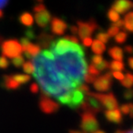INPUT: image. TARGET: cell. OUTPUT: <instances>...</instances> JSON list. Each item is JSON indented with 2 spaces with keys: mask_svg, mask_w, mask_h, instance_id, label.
I'll return each mask as SVG.
<instances>
[{
  "mask_svg": "<svg viewBox=\"0 0 133 133\" xmlns=\"http://www.w3.org/2000/svg\"><path fill=\"white\" fill-rule=\"evenodd\" d=\"M65 40L66 41L70 42L71 44H79V39L75 35H66L64 38Z\"/></svg>",
  "mask_w": 133,
  "mask_h": 133,
  "instance_id": "e575fe53",
  "label": "cell"
},
{
  "mask_svg": "<svg viewBox=\"0 0 133 133\" xmlns=\"http://www.w3.org/2000/svg\"><path fill=\"white\" fill-rule=\"evenodd\" d=\"M108 54L112 58H114L116 61H122L123 59V49L119 46H113L109 49Z\"/></svg>",
  "mask_w": 133,
  "mask_h": 133,
  "instance_id": "9a60e30c",
  "label": "cell"
},
{
  "mask_svg": "<svg viewBox=\"0 0 133 133\" xmlns=\"http://www.w3.org/2000/svg\"><path fill=\"white\" fill-rule=\"evenodd\" d=\"M83 99H84V94L79 91L78 89H74L71 94V100L70 103L69 104V106L71 109H76L77 110L79 108V104L82 103Z\"/></svg>",
  "mask_w": 133,
  "mask_h": 133,
  "instance_id": "4fadbf2b",
  "label": "cell"
},
{
  "mask_svg": "<svg viewBox=\"0 0 133 133\" xmlns=\"http://www.w3.org/2000/svg\"><path fill=\"white\" fill-rule=\"evenodd\" d=\"M91 44H92V39L91 37H88V38H85V39L82 40V44L84 46H91Z\"/></svg>",
  "mask_w": 133,
  "mask_h": 133,
  "instance_id": "b9f144b4",
  "label": "cell"
},
{
  "mask_svg": "<svg viewBox=\"0 0 133 133\" xmlns=\"http://www.w3.org/2000/svg\"><path fill=\"white\" fill-rule=\"evenodd\" d=\"M19 21L21 24L28 26V27H31L33 24V17L31 16V14L30 12H22L19 16Z\"/></svg>",
  "mask_w": 133,
  "mask_h": 133,
  "instance_id": "2e32d148",
  "label": "cell"
},
{
  "mask_svg": "<svg viewBox=\"0 0 133 133\" xmlns=\"http://www.w3.org/2000/svg\"><path fill=\"white\" fill-rule=\"evenodd\" d=\"M104 116L109 122L115 123V124H121L123 120L122 114L118 108L104 111Z\"/></svg>",
  "mask_w": 133,
  "mask_h": 133,
  "instance_id": "7c38bea8",
  "label": "cell"
},
{
  "mask_svg": "<svg viewBox=\"0 0 133 133\" xmlns=\"http://www.w3.org/2000/svg\"><path fill=\"white\" fill-rule=\"evenodd\" d=\"M132 82H133L132 74H131V72H127L126 78H124L123 81H121V84H122L124 87L127 88V89H131V87H132Z\"/></svg>",
  "mask_w": 133,
  "mask_h": 133,
  "instance_id": "7402d4cb",
  "label": "cell"
},
{
  "mask_svg": "<svg viewBox=\"0 0 133 133\" xmlns=\"http://www.w3.org/2000/svg\"><path fill=\"white\" fill-rule=\"evenodd\" d=\"M11 63H12L15 66H17V68H21V66L24 64V57H23L21 55H19V56H16V57L12 58Z\"/></svg>",
  "mask_w": 133,
  "mask_h": 133,
  "instance_id": "f1b7e54d",
  "label": "cell"
},
{
  "mask_svg": "<svg viewBox=\"0 0 133 133\" xmlns=\"http://www.w3.org/2000/svg\"><path fill=\"white\" fill-rule=\"evenodd\" d=\"M91 64L94 65V66H97L100 63L104 60L102 56H98V55H94V56H91Z\"/></svg>",
  "mask_w": 133,
  "mask_h": 133,
  "instance_id": "1f68e13d",
  "label": "cell"
},
{
  "mask_svg": "<svg viewBox=\"0 0 133 133\" xmlns=\"http://www.w3.org/2000/svg\"><path fill=\"white\" fill-rule=\"evenodd\" d=\"M46 8H45V6H44L43 3H38L37 5H35V6H33V11L35 13H38V12H41V11L43 10H45Z\"/></svg>",
  "mask_w": 133,
  "mask_h": 133,
  "instance_id": "d590c367",
  "label": "cell"
},
{
  "mask_svg": "<svg viewBox=\"0 0 133 133\" xmlns=\"http://www.w3.org/2000/svg\"><path fill=\"white\" fill-rule=\"evenodd\" d=\"M111 26H115V27L120 29V28L124 27V21H123L122 19H119V21H116V22L112 23V25H111Z\"/></svg>",
  "mask_w": 133,
  "mask_h": 133,
  "instance_id": "7bdbcfd3",
  "label": "cell"
},
{
  "mask_svg": "<svg viewBox=\"0 0 133 133\" xmlns=\"http://www.w3.org/2000/svg\"><path fill=\"white\" fill-rule=\"evenodd\" d=\"M132 111H133V104L132 103H129V104H124L120 106V112L125 115L129 114L130 117H132Z\"/></svg>",
  "mask_w": 133,
  "mask_h": 133,
  "instance_id": "603a6c76",
  "label": "cell"
},
{
  "mask_svg": "<svg viewBox=\"0 0 133 133\" xmlns=\"http://www.w3.org/2000/svg\"><path fill=\"white\" fill-rule=\"evenodd\" d=\"M59 104L50 97L42 94L39 99V108L44 114H54L59 110Z\"/></svg>",
  "mask_w": 133,
  "mask_h": 133,
  "instance_id": "8992f818",
  "label": "cell"
},
{
  "mask_svg": "<svg viewBox=\"0 0 133 133\" xmlns=\"http://www.w3.org/2000/svg\"><path fill=\"white\" fill-rule=\"evenodd\" d=\"M9 66V61L5 56H0V69H8Z\"/></svg>",
  "mask_w": 133,
  "mask_h": 133,
  "instance_id": "836d02e7",
  "label": "cell"
},
{
  "mask_svg": "<svg viewBox=\"0 0 133 133\" xmlns=\"http://www.w3.org/2000/svg\"><path fill=\"white\" fill-rule=\"evenodd\" d=\"M36 39H37V45L40 48H44V50H48V48H50L52 43L54 42V35L44 31V32L40 33Z\"/></svg>",
  "mask_w": 133,
  "mask_h": 133,
  "instance_id": "30bf717a",
  "label": "cell"
},
{
  "mask_svg": "<svg viewBox=\"0 0 133 133\" xmlns=\"http://www.w3.org/2000/svg\"><path fill=\"white\" fill-rule=\"evenodd\" d=\"M77 89L79 90L81 92H82L84 95H86L88 92H90V87L87 85V84H85V83H81V84H79V87H78Z\"/></svg>",
  "mask_w": 133,
  "mask_h": 133,
  "instance_id": "d6a6232c",
  "label": "cell"
},
{
  "mask_svg": "<svg viewBox=\"0 0 133 133\" xmlns=\"http://www.w3.org/2000/svg\"><path fill=\"white\" fill-rule=\"evenodd\" d=\"M78 34L81 40L88 38L91 35V33L94 32L98 28V25L96 21L94 19H91L88 21H78Z\"/></svg>",
  "mask_w": 133,
  "mask_h": 133,
  "instance_id": "5b68a950",
  "label": "cell"
},
{
  "mask_svg": "<svg viewBox=\"0 0 133 133\" xmlns=\"http://www.w3.org/2000/svg\"><path fill=\"white\" fill-rule=\"evenodd\" d=\"M115 133H126V131L122 130V129H117V130L115 131Z\"/></svg>",
  "mask_w": 133,
  "mask_h": 133,
  "instance_id": "681fc988",
  "label": "cell"
},
{
  "mask_svg": "<svg viewBox=\"0 0 133 133\" xmlns=\"http://www.w3.org/2000/svg\"><path fill=\"white\" fill-rule=\"evenodd\" d=\"M91 50L92 52L95 55H98V56H101L103 53L105 51L106 46L104 44H103L102 42L98 41V40H94L92 41V44H91Z\"/></svg>",
  "mask_w": 133,
  "mask_h": 133,
  "instance_id": "ac0fdd59",
  "label": "cell"
},
{
  "mask_svg": "<svg viewBox=\"0 0 133 133\" xmlns=\"http://www.w3.org/2000/svg\"><path fill=\"white\" fill-rule=\"evenodd\" d=\"M124 28L129 31H132L133 30V12L129 11V13L125 15L124 21Z\"/></svg>",
  "mask_w": 133,
  "mask_h": 133,
  "instance_id": "d6986e66",
  "label": "cell"
},
{
  "mask_svg": "<svg viewBox=\"0 0 133 133\" xmlns=\"http://www.w3.org/2000/svg\"><path fill=\"white\" fill-rule=\"evenodd\" d=\"M96 66V69L101 72V71L105 70V69H107L108 68H109V62H108L107 60H104V59L99 65H97V66Z\"/></svg>",
  "mask_w": 133,
  "mask_h": 133,
  "instance_id": "f546056e",
  "label": "cell"
},
{
  "mask_svg": "<svg viewBox=\"0 0 133 133\" xmlns=\"http://www.w3.org/2000/svg\"><path fill=\"white\" fill-rule=\"evenodd\" d=\"M25 38H27L28 40L30 39H33V38H35V33L33 31V30H27L26 32H25Z\"/></svg>",
  "mask_w": 133,
  "mask_h": 133,
  "instance_id": "f35d334b",
  "label": "cell"
},
{
  "mask_svg": "<svg viewBox=\"0 0 133 133\" xmlns=\"http://www.w3.org/2000/svg\"><path fill=\"white\" fill-rule=\"evenodd\" d=\"M83 79H84V81H85L86 83H94V81L96 79V77H94V76H91V75L86 73V74L84 75V78H83Z\"/></svg>",
  "mask_w": 133,
  "mask_h": 133,
  "instance_id": "8d00e7d4",
  "label": "cell"
},
{
  "mask_svg": "<svg viewBox=\"0 0 133 133\" xmlns=\"http://www.w3.org/2000/svg\"><path fill=\"white\" fill-rule=\"evenodd\" d=\"M88 95L94 97L98 102L101 104L102 106L107 108V110H113L118 108V102L116 98L115 97V94L113 92L109 94H99V92H88Z\"/></svg>",
  "mask_w": 133,
  "mask_h": 133,
  "instance_id": "7a4b0ae2",
  "label": "cell"
},
{
  "mask_svg": "<svg viewBox=\"0 0 133 133\" xmlns=\"http://www.w3.org/2000/svg\"><path fill=\"white\" fill-rule=\"evenodd\" d=\"M3 86L8 90H17L19 88V84L12 78V75L3 76Z\"/></svg>",
  "mask_w": 133,
  "mask_h": 133,
  "instance_id": "5bb4252c",
  "label": "cell"
},
{
  "mask_svg": "<svg viewBox=\"0 0 133 133\" xmlns=\"http://www.w3.org/2000/svg\"><path fill=\"white\" fill-rule=\"evenodd\" d=\"M133 3L129 0H117L113 3L111 8L118 14H125L128 10L131 9Z\"/></svg>",
  "mask_w": 133,
  "mask_h": 133,
  "instance_id": "9c48e42d",
  "label": "cell"
},
{
  "mask_svg": "<svg viewBox=\"0 0 133 133\" xmlns=\"http://www.w3.org/2000/svg\"><path fill=\"white\" fill-rule=\"evenodd\" d=\"M51 31L56 35H62L66 31L68 28V24L65 21L57 17H53L51 18Z\"/></svg>",
  "mask_w": 133,
  "mask_h": 133,
  "instance_id": "ba28073f",
  "label": "cell"
},
{
  "mask_svg": "<svg viewBox=\"0 0 133 133\" xmlns=\"http://www.w3.org/2000/svg\"><path fill=\"white\" fill-rule=\"evenodd\" d=\"M86 73L91 75V76H94V77H97L100 75V71L96 69V66L92 64L87 65V69H86Z\"/></svg>",
  "mask_w": 133,
  "mask_h": 133,
  "instance_id": "4316f807",
  "label": "cell"
},
{
  "mask_svg": "<svg viewBox=\"0 0 133 133\" xmlns=\"http://www.w3.org/2000/svg\"><path fill=\"white\" fill-rule=\"evenodd\" d=\"M107 18L114 23V22H116V21L120 19V15H119L118 13H116L114 9L110 8V9L107 11Z\"/></svg>",
  "mask_w": 133,
  "mask_h": 133,
  "instance_id": "d4e9b609",
  "label": "cell"
},
{
  "mask_svg": "<svg viewBox=\"0 0 133 133\" xmlns=\"http://www.w3.org/2000/svg\"><path fill=\"white\" fill-rule=\"evenodd\" d=\"M12 78L21 85V83H26L31 79V76L27 74H15L12 75Z\"/></svg>",
  "mask_w": 133,
  "mask_h": 133,
  "instance_id": "ffe728a7",
  "label": "cell"
},
{
  "mask_svg": "<svg viewBox=\"0 0 133 133\" xmlns=\"http://www.w3.org/2000/svg\"><path fill=\"white\" fill-rule=\"evenodd\" d=\"M127 39H128V33L125 32V31H119L115 36V41H116V43H117L119 44H124L125 42L127 41Z\"/></svg>",
  "mask_w": 133,
  "mask_h": 133,
  "instance_id": "cb8c5ba5",
  "label": "cell"
},
{
  "mask_svg": "<svg viewBox=\"0 0 133 133\" xmlns=\"http://www.w3.org/2000/svg\"><path fill=\"white\" fill-rule=\"evenodd\" d=\"M69 29H70L71 32H72L73 34H74V35L78 33V27H77V26H75V25H71Z\"/></svg>",
  "mask_w": 133,
  "mask_h": 133,
  "instance_id": "ee69618b",
  "label": "cell"
},
{
  "mask_svg": "<svg viewBox=\"0 0 133 133\" xmlns=\"http://www.w3.org/2000/svg\"><path fill=\"white\" fill-rule=\"evenodd\" d=\"M4 42V39H3V37L1 35H0V46H1V44H2V43Z\"/></svg>",
  "mask_w": 133,
  "mask_h": 133,
  "instance_id": "f5cc1de1",
  "label": "cell"
},
{
  "mask_svg": "<svg viewBox=\"0 0 133 133\" xmlns=\"http://www.w3.org/2000/svg\"><path fill=\"white\" fill-rule=\"evenodd\" d=\"M3 17H4V12H3V10L0 8V19H2Z\"/></svg>",
  "mask_w": 133,
  "mask_h": 133,
  "instance_id": "f907efd6",
  "label": "cell"
},
{
  "mask_svg": "<svg viewBox=\"0 0 133 133\" xmlns=\"http://www.w3.org/2000/svg\"><path fill=\"white\" fill-rule=\"evenodd\" d=\"M124 98H126V99H131L132 98V95H133V91L131 89H127L126 91H124Z\"/></svg>",
  "mask_w": 133,
  "mask_h": 133,
  "instance_id": "60d3db41",
  "label": "cell"
},
{
  "mask_svg": "<svg viewBox=\"0 0 133 133\" xmlns=\"http://www.w3.org/2000/svg\"><path fill=\"white\" fill-rule=\"evenodd\" d=\"M22 52L27 53V54H29L31 57H34V56H36L37 55L40 54V52H41V48H40L37 44L30 43L26 47L22 48Z\"/></svg>",
  "mask_w": 133,
  "mask_h": 133,
  "instance_id": "e0dca14e",
  "label": "cell"
},
{
  "mask_svg": "<svg viewBox=\"0 0 133 133\" xmlns=\"http://www.w3.org/2000/svg\"><path fill=\"white\" fill-rule=\"evenodd\" d=\"M8 1H5V0H0V8H4L5 6H6L8 5Z\"/></svg>",
  "mask_w": 133,
  "mask_h": 133,
  "instance_id": "bcb514c9",
  "label": "cell"
},
{
  "mask_svg": "<svg viewBox=\"0 0 133 133\" xmlns=\"http://www.w3.org/2000/svg\"><path fill=\"white\" fill-rule=\"evenodd\" d=\"M69 133H85V132H83V131L81 130H76V129H70Z\"/></svg>",
  "mask_w": 133,
  "mask_h": 133,
  "instance_id": "c3c4849f",
  "label": "cell"
},
{
  "mask_svg": "<svg viewBox=\"0 0 133 133\" xmlns=\"http://www.w3.org/2000/svg\"><path fill=\"white\" fill-rule=\"evenodd\" d=\"M126 133H132V130H131V129H129L128 131H126Z\"/></svg>",
  "mask_w": 133,
  "mask_h": 133,
  "instance_id": "db71d44e",
  "label": "cell"
},
{
  "mask_svg": "<svg viewBox=\"0 0 133 133\" xmlns=\"http://www.w3.org/2000/svg\"><path fill=\"white\" fill-rule=\"evenodd\" d=\"M39 89H40L39 85L35 82L31 83V86H30V91H31V92H32V94H37L38 91H39Z\"/></svg>",
  "mask_w": 133,
  "mask_h": 133,
  "instance_id": "74e56055",
  "label": "cell"
},
{
  "mask_svg": "<svg viewBox=\"0 0 133 133\" xmlns=\"http://www.w3.org/2000/svg\"><path fill=\"white\" fill-rule=\"evenodd\" d=\"M3 56L6 58H14L22 53V48L19 42L16 39H8L2 43L1 46Z\"/></svg>",
  "mask_w": 133,
  "mask_h": 133,
  "instance_id": "6da1fadb",
  "label": "cell"
},
{
  "mask_svg": "<svg viewBox=\"0 0 133 133\" xmlns=\"http://www.w3.org/2000/svg\"><path fill=\"white\" fill-rule=\"evenodd\" d=\"M81 128L83 132L92 133L97 130L99 128V122L96 119L95 116L91 113H81Z\"/></svg>",
  "mask_w": 133,
  "mask_h": 133,
  "instance_id": "3957f363",
  "label": "cell"
},
{
  "mask_svg": "<svg viewBox=\"0 0 133 133\" xmlns=\"http://www.w3.org/2000/svg\"><path fill=\"white\" fill-rule=\"evenodd\" d=\"M96 40L102 42L103 44H106V43L109 42L110 37H109V35H108L106 32H104V31H100V32H98L97 34H96Z\"/></svg>",
  "mask_w": 133,
  "mask_h": 133,
  "instance_id": "484cf974",
  "label": "cell"
},
{
  "mask_svg": "<svg viewBox=\"0 0 133 133\" xmlns=\"http://www.w3.org/2000/svg\"><path fill=\"white\" fill-rule=\"evenodd\" d=\"M111 74H112V76H114L116 79H119V81H123V79L125 78L124 74H123L122 72H120V71H113Z\"/></svg>",
  "mask_w": 133,
  "mask_h": 133,
  "instance_id": "ab89813d",
  "label": "cell"
},
{
  "mask_svg": "<svg viewBox=\"0 0 133 133\" xmlns=\"http://www.w3.org/2000/svg\"><path fill=\"white\" fill-rule=\"evenodd\" d=\"M119 31H120V29L115 27V26H110L109 29L107 30V32L106 33L109 35V37H114V36H116Z\"/></svg>",
  "mask_w": 133,
  "mask_h": 133,
  "instance_id": "4dcf8cb0",
  "label": "cell"
},
{
  "mask_svg": "<svg viewBox=\"0 0 133 133\" xmlns=\"http://www.w3.org/2000/svg\"><path fill=\"white\" fill-rule=\"evenodd\" d=\"M129 66L130 69H133V58L131 57H129Z\"/></svg>",
  "mask_w": 133,
  "mask_h": 133,
  "instance_id": "7dc6e473",
  "label": "cell"
},
{
  "mask_svg": "<svg viewBox=\"0 0 133 133\" xmlns=\"http://www.w3.org/2000/svg\"><path fill=\"white\" fill-rule=\"evenodd\" d=\"M92 133H105L104 130H100V129H97L96 131H94V132H92Z\"/></svg>",
  "mask_w": 133,
  "mask_h": 133,
  "instance_id": "816d5d0a",
  "label": "cell"
},
{
  "mask_svg": "<svg viewBox=\"0 0 133 133\" xmlns=\"http://www.w3.org/2000/svg\"><path fill=\"white\" fill-rule=\"evenodd\" d=\"M35 21L37 25L43 29H46L51 21V14L48 10H43L41 12L35 13Z\"/></svg>",
  "mask_w": 133,
  "mask_h": 133,
  "instance_id": "8fae6325",
  "label": "cell"
},
{
  "mask_svg": "<svg viewBox=\"0 0 133 133\" xmlns=\"http://www.w3.org/2000/svg\"><path fill=\"white\" fill-rule=\"evenodd\" d=\"M23 66V70H24L25 73L27 74H32L34 72V66H33V64L31 60L27 61V62H24Z\"/></svg>",
  "mask_w": 133,
  "mask_h": 133,
  "instance_id": "83f0119b",
  "label": "cell"
},
{
  "mask_svg": "<svg viewBox=\"0 0 133 133\" xmlns=\"http://www.w3.org/2000/svg\"><path fill=\"white\" fill-rule=\"evenodd\" d=\"M78 109L82 111V113L87 112L95 115L103 110V106L96 99L86 94V95H84V99H83L82 103L79 104Z\"/></svg>",
  "mask_w": 133,
  "mask_h": 133,
  "instance_id": "277c9868",
  "label": "cell"
},
{
  "mask_svg": "<svg viewBox=\"0 0 133 133\" xmlns=\"http://www.w3.org/2000/svg\"><path fill=\"white\" fill-rule=\"evenodd\" d=\"M109 69H111L113 71H122L125 69L124 63L122 61H112L111 63H109Z\"/></svg>",
  "mask_w": 133,
  "mask_h": 133,
  "instance_id": "44dd1931",
  "label": "cell"
},
{
  "mask_svg": "<svg viewBox=\"0 0 133 133\" xmlns=\"http://www.w3.org/2000/svg\"><path fill=\"white\" fill-rule=\"evenodd\" d=\"M112 84V74L111 72H106L105 74L96 78L94 82V87L99 91H107L111 89Z\"/></svg>",
  "mask_w": 133,
  "mask_h": 133,
  "instance_id": "52a82bcc",
  "label": "cell"
},
{
  "mask_svg": "<svg viewBox=\"0 0 133 133\" xmlns=\"http://www.w3.org/2000/svg\"><path fill=\"white\" fill-rule=\"evenodd\" d=\"M125 51H126V52L127 53H129V54H132V52H133V48H132V46L131 45H126L125 46Z\"/></svg>",
  "mask_w": 133,
  "mask_h": 133,
  "instance_id": "f6af8a7d",
  "label": "cell"
}]
</instances>
